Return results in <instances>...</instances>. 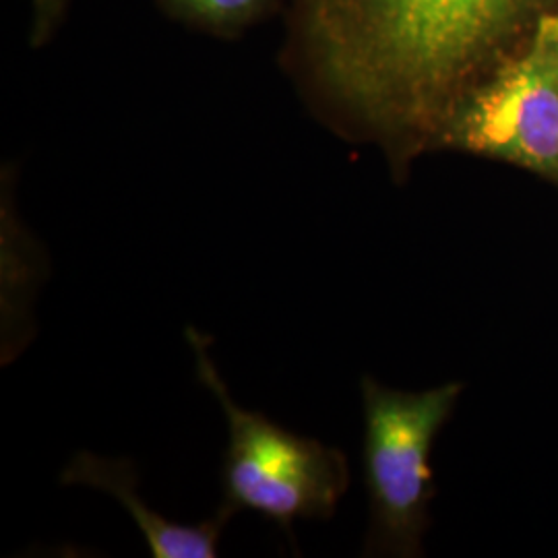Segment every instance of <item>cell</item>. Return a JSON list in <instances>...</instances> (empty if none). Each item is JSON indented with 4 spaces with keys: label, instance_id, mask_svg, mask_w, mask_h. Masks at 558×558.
<instances>
[{
    "label": "cell",
    "instance_id": "cell-3",
    "mask_svg": "<svg viewBox=\"0 0 558 558\" xmlns=\"http://www.w3.org/2000/svg\"><path fill=\"white\" fill-rule=\"evenodd\" d=\"M461 393L447 383L403 393L362 379L364 476L373 507L371 546L414 550L433 495L430 449Z\"/></svg>",
    "mask_w": 558,
    "mask_h": 558
},
{
    "label": "cell",
    "instance_id": "cell-6",
    "mask_svg": "<svg viewBox=\"0 0 558 558\" xmlns=\"http://www.w3.org/2000/svg\"><path fill=\"white\" fill-rule=\"evenodd\" d=\"M180 13L203 25L230 29L259 15L267 0H170Z\"/></svg>",
    "mask_w": 558,
    "mask_h": 558
},
{
    "label": "cell",
    "instance_id": "cell-7",
    "mask_svg": "<svg viewBox=\"0 0 558 558\" xmlns=\"http://www.w3.org/2000/svg\"><path fill=\"white\" fill-rule=\"evenodd\" d=\"M64 0H36V38L44 40L54 20L59 17Z\"/></svg>",
    "mask_w": 558,
    "mask_h": 558
},
{
    "label": "cell",
    "instance_id": "cell-4",
    "mask_svg": "<svg viewBox=\"0 0 558 558\" xmlns=\"http://www.w3.org/2000/svg\"><path fill=\"white\" fill-rule=\"evenodd\" d=\"M439 145L558 179V15L461 104Z\"/></svg>",
    "mask_w": 558,
    "mask_h": 558
},
{
    "label": "cell",
    "instance_id": "cell-5",
    "mask_svg": "<svg viewBox=\"0 0 558 558\" xmlns=\"http://www.w3.org/2000/svg\"><path fill=\"white\" fill-rule=\"evenodd\" d=\"M60 484L89 486L119 500L137 523L154 558H216L220 555L223 527L234 518L223 507L195 525L161 515L141 497L137 468L126 458H100L80 451L62 470Z\"/></svg>",
    "mask_w": 558,
    "mask_h": 558
},
{
    "label": "cell",
    "instance_id": "cell-2",
    "mask_svg": "<svg viewBox=\"0 0 558 558\" xmlns=\"http://www.w3.org/2000/svg\"><path fill=\"white\" fill-rule=\"evenodd\" d=\"M184 333L195 352L197 379L218 401L228 426L220 507L230 515L253 511L276 523L296 548V521L336 515L350 484L348 459L336 447L239 405L211 360V338L197 327H186Z\"/></svg>",
    "mask_w": 558,
    "mask_h": 558
},
{
    "label": "cell",
    "instance_id": "cell-1",
    "mask_svg": "<svg viewBox=\"0 0 558 558\" xmlns=\"http://www.w3.org/2000/svg\"><path fill=\"white\" fill-rule=\"evenodd\" d=\"M558 0H299L323 104L403 158L519 54Z\"/></svg>",
    "mask_w": 558,
    "mask_h": 558
}]
</instances>
